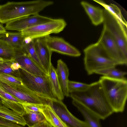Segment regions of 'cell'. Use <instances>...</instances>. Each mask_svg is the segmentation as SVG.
Here are the masks:
<instances>
[{
	"label": "cell",
	"instance_id": "6da1fadb",
	"mask_svg": "<svg viewBox=\"0 0 127 127\" xmlns=\"http://www.w3.org/2000/svg\"><path fill=\"white\" fill-rule=\"evenodd\" d=\"M69 96L95 113L101 119H105L114 113L99 80L91 84L85 91L70 93Z\"/></svg>",
	"mask_w": 127,
	"mask_h": 127
},
{
	"label": "cell",
	"instance_id": "7a4b0ae2",
	"mask_svg": "<svg viewBox=\"0 0 127 127\" xmlns=\"http://www.w3.org/2000/svg\"><path fill=\"white\" fill-rule=\"evenodd\" d=\"M53 3V1L44 0L8 2L0 5V23L6 24L21 18L39 14Z\"/></svg>",
	"mask_w": 127,
	"mask_h": 127
},
{
	"label": "cell",
	"instance_id": "3957f363",
	"mask_svg": "<svg viewBox=\"0 0 127 127\" xmlns=\"http://www.w3.org/2000/svg\"><path fill=\"white\" fill-rule=\"evenodd\" d=\"M107 101L113 112H123L127 98V80L104 76L99 80Z\"/></svg>",
	"mask_w": 127,
	"mask_h": 127
},
{
	"label": "cell",
	"instance_id": "277c9868",
	"mask_svg": "<svg viewBox=\"0 0 127 127\" xmlns=\"http://www.w3.org/2000/svg\"><path fill=\"white\" fill-rule=\"evenodd\" d=\"M84 52V67L89 75L95 73L97 71L118 65L97 42L86 47Z\"/></svg>",
	"mask_w": 127,
	"mask_h": 127
},
{
	"label": "cell",
	"instance_id": "5b68a950",
	"mask_svg": "<svg viewBox=\"0 0 127 127\" xmlns=\"http://www.w3.org/2000/svg\"><path fill=\"white\" fill-rule=\"evenodd\" d=\"M103 23L118 45L124 55L127 57V28L116 16L104 9Z\"/></svg>",
	"mask_w": 127,
	"mask_h": 127
},
{
	"label": "cell",
	"instance_id": "8992f818",
	"mask_svg": "<svg viewBox=\"0 0 127 127\" xmlns=\"http://www.w3.org/2000/svg\"><path fill=\"white\" fill-rule=\"evenodd\" d=\"M20 70L23 82L30 90L43 98L56 99L52 93L48 75H34L22 68Z\"/></svg>",
	"mask_w": 127,
	"mask_h": 127
},
{
	"label": "cell",
	"instance_id": "52a82bcc",
	"mask_svg": "<svg viewBox=\"0 0 127 127\" xmlns=\"http://www.w3.org/2000/svg\"><path fill=\"white\" fill-rule=\"evenodd\" d=\"M67 25L63 19H54L51 21L25 29L20 32L24 36L32 39L45 37L52 33L62 31Z\"/></svg>",
	"mask_w": 127,
	"mask_h": 127
},
{
	"label": "cell",
	"instance_id": "ba28073f",
	"mask_svg": "<svg viewBox=\"0 0 127 127\" xmlns=\"http://www.w3.org/2000/svg\"><path fill=\"white\" fill-rule=\"evenodd\" d=\"M97 42L118 65H127V57L124 55L115 41L104 27Z\"/></svg>",
	"mask_w": 127,
	"mask_h": 127
},
{
	"label": "cell",
	"instance_id": "9c48e42d",
	"mask_svg": "<svg viewBox=\"0 0 127 127\" xmlns=\"http://www.w3.org/2000/svg\"><path fill=\"white\" fill-rule=\"evenodd\" d=\"M0 87L20 101L22 103L46 104L45 98L40 96L25 85L21 88H16L0 81Z\"/></svg>",
	"mask_w": 127,
	"mask_h": 127
},
{
	"label": "cell",
	"instance_id": "30bf717a",
	"mask_svg": "<svg viewBox=\"0 0 127 127\" xmlns=\"http://www.w3.org/2000/svg\"><path fill=\"white\" fill-rule=\"evenodd\" d=\"M47 103L66 127H90L85 121L81 120L73 115L62 101L48 99Z\"/></svg>",
	"mask_w": 127,
	"mask_h": 127
},
{
	"label": "cell",
	"instance_id": "8fae6325",
	"mask_svg": "<svg viewBox=\"0 0 127 127\" xmlns=\"http://www.w3.org/2000/svg\"><path fill=\"white\" fill-rule=\"evenodd\" d=\"M54 19L39 14L18 19L6 24V30L21 32L37 25L53 20Z\"/></svg>",
	"mask_w": 127,
	"mask_h": 127
},
{
	"label": "cell",
	"instance_id": "7c38bea8",
	"mask_svg": "<svg viewBox=\"0 0 127 127\" xmlns=\"http://www.w3.org/2000/svg\"><path fill=\"white\" fill-rule=\"evenodd\" d=\"M44 39L47 46L52 52L74 57H78L81 55L77 49L61 37L50 35L44 37Z\"/></svg>",
	"mask_w": 127,
	"mask_h": 127
},
{
	"label": "cell",
	"instance_id": "4fadbf2b",
	"mask_svg": "<svg viewBox=\"0 0 127 127\" xmlns=\"http://www.w3.org/2000/svg\"><path fill=\"white\" fill-rule=\"evenodd\" d=\"M35 47L38 59L43 68L48 75L52 64L51 56L52 52L47 46L44 37L34 39Z\"/></svg>",
	"mask_w": 127,
	"mask_h": 127
},
{
	"label": "cell",
	"instance_id": "5bb4252c",
	"mask_svg": "<svg viewBox=\"0 0 127 127\" xmlns=\"http://www.w3.org/2000/svg\"><path fill=\"white\" fill-rule=\"evenodd\" d=\"M15 60L20 65L21 68L30 73L42 76L47 75L26 54L18 56Z\"/></svg>",
	"mask_w": 127,
	"mask_h": 127
},
{
	"label": "cell",
	"instance_id": "9a60e30c",
	"mask_svg": "<svg viewBox=\"0 0 127 127\" xmlns=\"http://www.w3.org/2000/svg\"><path fill=\"white\" fill-rule=\"evenodd\" d=\"M72 103L81 113L90 127H102L98 116L79 102L72 99Z\"/></svg>",
	"mask_w": 127,
	"mask_h": 127
},
{
	"label": "cell",
	"instance_id": "2e32d148",
	"mask_svg": "<svg viewBox=\"0 0 127 127\" xmlns=\"http://www.w3.org/2000/svg\"><path fill=\"white\" fill-rule=\"evenodd\" d=\"M56 73L61 87L64 95L69 96V93L68 89V83L69 81V71L65 63L61 59L57 61Z\"/></svg>",
	"mask_w": 127,
	"mask_h": 127
},
{
	"label": "cell",
	"instance_id": "e0dca14e",
	"mask_svg": "<svg viewBox=\"0 0 127 127\" xmlns=\"http://www.w3.org/2000/svg\"><path fill=\"white\" fill-rule=\"evenodd\" d=\"M81 4L93 25L97 26L103 23L104 20V9L94 6L85 1H82Z\"/></svg>",
	"mask_w": 127,
	"mask_h": 127
},
{
	"label": "cell",
	"instance_id": "ac0fdd59",
	"mask_svg": "<svg viewBox=\"0 0 127 127\" xmlns=\"http://www.w3.org/2000/svg\"><path fill=\"white\" fill-rule=\"evenodd\" d=\"M21 67L15 59H6L0 57V73L21 78Z\"/></svg>",
	"mask_w": 127,
	"mask_h": 127
},
{
	"label": "cell",
	"instance_id": "d6986e66",
	"mask_svg": "<svg viewBox=\"0 0 127 127\" xmlns=\"http://www.w3.org/2000/svg\"><path fill=\"white\" fill-rule=\"evenodd\" d=\"M24 54L26 53L23 49L15 47L0 40V57L6 59H15Z\"/></svg>",
	"mask_w": 127,
	"mask_h": 127
},
{
	"label": "cell",
	"instance_id": "ffe728a7",
	"mask_svg": "<svg viewBox=\"0 0 127 127\" xmlns=\"http://www.w3.org/2000/svg\"><path fill=\"white\" fill-rule=\"evenodd\" d=\"M48 75L53 95L56 99L62 101L64 98V96L58 79L56 69L52 64Z\"/></svg>",
	"mask_w": 127,
	"mask_h": 127
},
{
	"label": "cell",
	"instance_id": "44dd1931",
	"mask_svg": "<svg viewBox=\"0 0 127 127\" xmlns=\"http://www.w3.org/2000/svg\"><path fill=\"white\" fill-rule=\"evenodd\" d=\"M40 111L52 127H66L48 104L44 105Z\"/></svg>",
	"mask_w": 127,
	"mask_h": 127
},
{
	"label": "cell",
	"instance_id": "7402d4cb",
	"mask_svg": "<svg viewBox=\"0 0 127 127\" xmlns=\"http://www.w3.org/2000/svg\"><path fill=\"white\" fill-rule=\"evenodd\" d=\"M26 37L20 32L17 33L6 32L0 35V40L15 47L23 49V46Z\"/></svg>",
	"mask_w": 127,
	"mask_h": 127
},
{
	"label": "cell",
	"instance_id": "603a6c76",
	"mask_svg": "<svg viewBox=\"0 0 127 127\" xmlns=\"http://www.w3.org/2000/svg\"><path fill=\"white\" fill-rule=\"evenodd\" d=\"M0 117L24 127L26 125L21 115L4 106L0 107Z\"/></svg>",
	"mask_w": 127,
	"mask_h": 127
},
{
	"label": "cell",
	"instance_id": "cb8c5ba5",
	"mask_svg": "<svg viewBox=\"0 0 127 127\" xmlns=\"http://www.w3.org/2000/svg\"><path fill=\"white\" fill-rule=\"evenodd\" d=\"M22 48L26 54L45 71L37 54L35 46L34 39L26 37L25 39Z\"/></svg>",
	"mask_w": 127,
	"mask_h": 127
},
{
	"label": "cell",
	"instance_id": "d4e9b609",
	"mask_svg": "<svg viewBox=\"0 0 127 127\" xmlns=\"http://www.w3.org/2000/svg\"><path fill=\"white\" fill-rule=\"evenodd\" d=\"M26 125L29 127H32L42 122L46 121L44 115L41 112H29L24 110L21 115Z\"/></svg>",
	"mask_w": 127,
	"mask_h": 127
},
{
	"label": "cell",
	"instance_id": "484cf974",
	"mask_svg": "<svg viewBox=\"0 0 127 127\" xmlns=\"http://www.w3.org/2000/svg\"><path fill=\"white\" fill-rule=\"evenodd\" d=\"M112 67L96 71L95 74L101 75L110 78L116 79H123L127 75L126 72L122 71Z\"/></svg>",
	"mask_w": 127,
	"mask_h": 127
},
{
	"label": "cell",
	"instance_id": "4316f807",
	"mask_svg": "<svg viewBox=\"0 0 127 127\" xmlns=\"http://www.w3.org/2000/svg\"><path fill=\"white\" fill-rule=\"evenodd\" d=\"M94 1L101 5L104 9L111 12L118 18L125 26L127 27L126 21L123 17L120 9L116 5L112 3L108 4L102 0H94Z\"/></svg>",
	"mask_w": 127,
	"mask_h": 127
},
{
	"label": "cell",
	"instance_id": "83f0119b",
	"mask_svg": "<svg viewBox=\"0 0 127 127\" xmlns=\"http://www.w3.org/2000/svg\"><path fill=\"white\" fill-rule=\"evenodd\" d=\"M0 81L16 88H21L25 85L21 78L8 74L0 73Z\"/></svg>",
	"mask_w": 127,
	"mask_h": 127
},
{
	"label": "cell",
	"instance_id": "f1b7e54d",
	"mask_svg": "<svg viewBox=\"0 0 127 127\" xmlns=\"http://www.w3.org/2000/svg\"><path fill=\"white\" fill-rule=\"evenodd\" d=\"M90 84L69 80L68 83V90L69 94L73 92L81 93L87 90Z\"/></svg>",
	"mask_w": 127,
	"mask_h": 127
},
{
	"label": "cell",
	"instance_id": "f546056e",
	"mask_svg": "<svg viewBox=\"0 0 127 127\" xmlns=\"http://www.w3.org/2000/svg\"><path fill=\"white\" fill-rule=\"evenodd\" d=\"M24 110L29 112H40V110L44 104L24 103L22 104Z\"/></svg>",
	"mask_w": 127,
	"mask_h": 127
},
{
	"label": "cell",
	"instance_id": "4dcf8cb0",
	"mask_svg": "<svg viewBox=\"0 0 127 127\" xmlns=\"http://www.w3.org/2000/svg\"><path fill=\"white\" fill-rule=\"evenodd\" d=\"M0 125L10 127H24L0 117Z\"/></svg>",
	"mask_w": 127,
	"mask_h": 127
},
{
	"label": "cell",
	"instance_id": "1f68e13d",
	"mask_svg": "<svg viewBox=\"0 0 127 127\" xmlns=\"http://www.w3.org/2000/svg\"><path fill=\"white\" fill-rule=\"evenodd\" d=\"M52 126L46 121L40 122L32 127H51Z\"/></svg>",
	"mask_w": 127,
	"mask_h": 127
},
{
	"label": "cell",
	"instance_id": "d6a6232c",
	"mask_svg": "<svg viewBox=\"0 0 127 127\" xmlns=\"http://www.w3.org/2000/svg\"><path fill=\"white\" fill-rule=\"evenodd\" d=\"M6 32V29L3 25L0 23V35Z\"/></svg>",
	"mask_w": 127,
	"mask_h": 127
},
{
	"label": "cell",
	"instance_id": "836d02e7",
	"mask_svg": "<svg viewBox=\"0 0 127 127\" xmlns=\"http://www.w3.org/2000/svg\"><path fill=\"white\" fill-rule=\"evenodd\" d=\"M3 106L1 101V98H0V107L2 106Z\"/></svg>",
	"mask_w": 127,
	"mask_h": 127
},
{
	"label": "cell",
	"instance_id": "e575fe53",
	"mask_svg": "<svg viewBox=\"0 0 127 127\" xmlns=\"http://www.w3.org/2000/svg\"><path fill=\"white\" fill-rule=\"evenodd\" d=\"M0 127H9L3 125H0Z\"/></svg>",
	"mask_w": 127,
	"mask_h": 127
},
{
	"label": "cell",
	"instance_id": "d590c367",
	"mask_svg": "<svg viewBox=\"0 0 127 127\" xmlns=\"http://www.w3.org/2000/svg\"></svg>",
	"mask_w": 127,
	"mask_h": 127
}]
</instances>
